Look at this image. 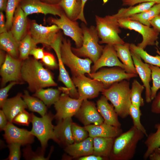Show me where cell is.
<instances>
[{"label": "cell", "instance_id": "obj_26", "mask_svg": "<svg viewBox=\"0 0 160 160\" xmlns=\"http://www.w3.org/2000/svg\"><path fill=\"white\" fill-rule=\"evenodd\" d=\"M59 5L70 19L74 21L79 19L86 25L87 24L82 11L81 1L78 0H61Z\"/></svg>", "mask_w": 160, "mask_h": 160}, {"label": "cell", "instance_id": "obj_44", "mask_svg": "<svg viewBox=\"0 0 160 160\" xmlns=\"http://www.w3.org/2000/svg\"><path fill=\"white\" fill-rule=\"evenodd\" d=\"M31 120V113H29L25 109L15 117L12 122L19 125L28 126Z\"/></svg>", "mask_w": 160, "mask_h": 160}, {"label": "cell", "instance_id": "obj_36", "mask_svg": "<svg viewBox=\"0 0 160 160\" xmlns=\"http://www.w3.org/2000/svg\"><path fill=\"white\" fill-rule=\"evenodd\" d=\"M156 49L158 55L153 56L134 44H130V51L138 55L145 63L160 67V52L157 48Z\"/></svg>", "mask_w": 160, "mask_h": 160}, {"label": "cell", "instance_id": "obj_14", "mask_svg": "<svg viewBox=\"0 0 160 160\" xmlns=\"http://www.w3.org/2000/svg\"><path fill=\"white\" fill-rule=\"evenodd\" d=\"M23 61L6 54L5 61L0 66L1 86H4L8 82L16 81L21 83V69Z\"/></svg>", "mask_w": 160, "mask_h": 160}, {"label": "cell", "instance_id": "obj_42", "mask_svg": "<svg viewBox=\"0 0 160 160\" xmlns=\"http://www.w3.org/2000/svg\"><path fill=\"white\" fill-rule=\"evenodd\" d=\"M28 144L23 150V156L24 158L27 160H44L49 159V156L47 158L44 157L45 150L41 148L38 151L34 152L32 149L31 146Z\"/></svg>", "mask_w": 160, "mask_h": 160}, {"label": "cell", "instance_id": "obj_2", "mask_svg": "<svg viewBox=\"0 0 160 160\" xmlns=\"http://www.w3.org/2000/svg\"><path fill=\"white\" fill-rule=\"evenodd\" d=\"M144 134L134 126L115 138L109 159L130 160L134 157L138 143Z\"/></svg>", "mask_w": 160, "mask_h": 160}, {"label": "cell", "instance_id": "obj_20", "mask_svg": "<svg viewBox=\"0 0 160 160\" xmlns=\"http://www.w3.org/2000/svg\"><path fill=\"white\" fill-rule=\"evenodd\" d=\"M105 66H118L124 69L123 63L119 60L114 46L107 44L104 47L102 53L91 68V72L94 73Z\"/></svg>", "mask_w": 160, "mask_h": 160}, {"label": "cell", "instance_id": "obj_31", "mask_svg": "<svg viewBox=\"0 0 160 160\" xmlns=\"http://www.w3.org/2000/svg\"><path fill=\"white\" fill-rule=\"evenodd\" d=\"M156 131L148 135L144 144L147 149L143 156L145 160L148 158L150 154L160 147V123L155 124L154 126Z\"/></svg>", "mask_w": 160, "mask_h": 160}, {"label": "cell", "instance_id": "obj_56", "mask_svg": "<svg viewBox=\"0 0 160 160\" xmlns=\"http://www.w3.org/2000/svg\"><path fill=\"white\" fill-rule=\"evenodd\" d=\"M8 0H0V11L1 12L5 11Z\"/></svg>", "mask_w": 160, "mask_h": 160}, {"label": "cell", "instance_id": "obj_11", "mask_svg": "<svg viewBox=\"0 0 160 160\" xmlns=\"http://www.w3.org/2000/svg\"><path fill=\"white\" fill-rule=\"evenodd\" d=\"M29 27V32L36 45L41 44L50 47L57 39L60 30L55 25L43 26L35 20L30 22Z\"/></svg>", "mask_w": 160, "mask_h": 160}, {"label": "cell", "instance_id": "obj_3", "mask_svg": "<svg viewBox=\"0 0 160 160\" xmlns=\"http://www.w3.org/2000/svg\"><path fill=\"white\" fill-rule=\"evenodd\" d=\"M130 93V83L126 79L113 84L102 92L111 102L118 116L122 119L129 115L132 104Z\"/></svg>", "mask_w": 160, "mask_h": 160}, {"label": "cell", "instance_id": "obj_25", "mask_svg": "<svg viewBox=\"0 0 160 160\" xmlns=\"http://www.w3.org/2000/svg\"><path fill=\"white\" fill-rule=\"evenodd\" d=\"M22 95V93H18L15 96L7 98L3 105L2 110L8 122H12L14 118L19 113L28 108Z\"/></svg>", "mask_w": 160, "mask_h": 160}, {"label": "cell", "instance_id": "obj_33", "mask_svg": "<svg viewBox=\"0 0 160 160\" xmlns=\"http://www.w3.org/2000/svg\"><path fill=\"white\" fill-rule=\"evenodd\" d=\"M61 92L59 89L42 88L36 91L33 96L41 100L47 106L49 107L58 100Z\"/></svg>", "mask_w": 160, "mask_h": 160}, {"label": "cell", "instance_id": "obj_46", "mask_svg": "<svg viewBox=\"0 0 160 160\" xmlns=\"http://www.w3.org/2000/svg\"><path fill=\"white\" fill-rule=\"evenodd\" d=\"M42 62L46 66L52 69L57 68L58 64L54 56L52 54L44 52Z\"/></svg>", "mask_w": 160, "mask_h": 160}, {"label": "cell", "instance_id": "obj_58", "mask_svg": "<svg viewBox=\"0 0 160 160\" xmlns=\"http://www.w3.org/2000/svg\"><path fill=\"white\" fill-rule=\"evenodd\" d=\"M46 3L54 5H58L61 0H40Z\"/></svg>", "mask_w": 160, "mask_h": 160}, {"label": "cell", "instance_id": "obj_32", "mask_svg": "<svg viewBox=\"0 0 160 160\" xmlns=\"http://www.w3.org/2000/svg\"><path fill=\"white\" fill-rule=\"evenodd\" d=\"M22 97L30 111L37 112L42 116L47 113L46 105L39 98L31 96L28 91H24Z\"/></svg>", "mask_w": 160, "mask_h": 160}, {"label": "cell", "instance_id": "obj_19", "mask_svg": "<svg viewBox=\"0 0 160 160\" xmlns=\"http://www.w3.org/2000/svg\"><path fill=\"white\" fill-rule=\"evenodd\" d=\"M130 51L137 74L139 75L145 87L146 102L148 103H151L152 100L151 97V87L150 83L152 79L149 64L144 63L138 55Z\"/></svg>", "mask_w": 160, "mask_h": 160}, {"label": "cell", "instance_id": "obj_9", "mask_svg": "<svg viewBox=\"0 0 160 160\" xmlns=\"http://www.w3.org/2000/svg\"><path fill=\"white\" fill-rule=\"evenodd\" d=\"M71 79L75 86L77 88L79 98L83 100L97 97L100 93L105 89L101 82L87 77L85 74L73 76Z\"/></svg>", "mask_w": 160, "mask_h": 160}, {"label": "cell", "instance_id": "obj_47", "mask_svg": "<svg viewBox=\"0 0 160 160\" xmlns=\"http://www.w3.org/2000/svg\"><path fill=\"white\" fill-rule=\"evenodd\" d=\"M20 84L16 81L11 82L5 87L2 88L0 89V107L2 108L4 103L7 100L8 93L10 89L15 85Z\"/></svg>", "mask_w": 160, "mask_h": 160}, {"label": "cell", "instance_id": "obj_17", "mask_svg": "<svg viewBox=\"0 0 160 160\" xmlns=\"http://www.w3.org/2000/svg\"><path fill=\"white\" fill-rule=\"evenodd\" d=\"M75 116L85 126L100 124L104 119L98 111L95 103L88 100H83Z\"/></svg>", "mask_w": 160, "mask_h": 160}, {"label": "cell", "instance_id": "obj_41", "mask_svg": "<svg viewBox=\"0 0 160 160\" xmlns=\"http://www.w3.org/2000/svg\"><path fill=\"white\" fill-rule=\"evenodd\" d=\"M22 0H8L5 12L6 25L8 31L10 30L15 12Z\"/></svg>", "mask_w": 160, "mask_h": 160}, {"label": "cell", "instance_id": "obj_57", "mask_svg": "<svg viewBox=\"0 0 160 160\" xmlns=\"http://www.w3.org/2000/svg\"><path fill=\"white\" fill-rule=\"evenodd\" d=\"M6 54L4 51L1 50L0 51V66L3 64L4 63L6 57Z\"/></svg>", "mask_w": 160, "mask_h": 160}, {"label": "cell", "instance_id": "obj_39", "mask_svg": "<svg viewBox=\"0 0 160 160\" xmlns=\"http://www.w3.org/2000/svg\"><path fill=\"white\" fill-rule=\"evenodd\" d=\"M129 113L133 121V126L147 137L148 135L146 130L140 121V117L142 114L140 107L132 104L129 108Z\"/></svg>", "mask_w": 160, "mask_h": 160}, {"label": "cell", "instance_id": "obj_27", "mask_svg": "<svg viewBox=\"0 0 160 160\" xmlns=\"http://www.w3.org/2000/svg\"><path fill=\"white\" fill-rule=\"evenodd\" d=\"M93 138L89 137L80 142L66 145L65 152L73 158L93 155Z\"/></svg>", "mask_w": 160, "mask_h": 160}, {"label": "cell", "instance_id": "obj_12", "mask_svg": "<svg viewBox=\"0 0 160 160\" xmlns=\"http://www.w3.org/2000/svg\"><path fill=\"white\" fill-rule=\"evenodd\" d=\"M48 20L50 24L55 25L62 29L65 35L71 38L74 41L76 48H79L81 46L83 33L78 22L70 19L64 12L59 18L51 17Z\"/></svg>", "mask_w": 160, "mask_h": 160}, {"label": "cell", "instance_id": "obj_59", "mask_svg": "<svg viewBox=\"0 0 160 160\" xmlns=\"http://www.w3.org/2000/svg\"><path fill=\"white\" fill-rule=\"evenodd\" d=\"M78 0L79 1H81V3H82V11L84 12V8L85 6V4L86 2L88 0Z\"/></svg>", "mask_w": 160, "mask_h": 160}, {"label": "cell", "instance_id": "obj_15", "mask_svg": "<svg viewBox=\"0 0 160 160\" xmlns=\"http://www.w3.org/2000/svg\"><path fill=\"white\" fill-rule=\"evenodd\" d=\"M20 5L27 17L33 14L41 13L60 17L63 12L59 4H50L40 0H22Z\"/></svg>", "mask_w": 160, "mask_h": 160}, {"label": "cell", "instance_id": "obj_7", "mask_svg": "<svg viewBox=\"0 0 160 160\" xmlns=\"http://www.w3.org/2000/svg\"><path fill=\"white\" fill-rule=\"evenodd\" d=\"M31 115L32 127L30 131L40 141L41 148L45 150L50 139L60 143L54 133V126L52 123L54 116L50 112L47 113L41 117L36 116L33 113Z\"/></svg>", "mask_w": 160, "mask_h": 160}, {"label": "cell", "instance_id": "obj_40", "mask_svg": "<svg viewBox=\"0 0 160 160\" xmlns=\"http://www.w3.org/2000/svg\"><path fill=\"white\" fill-rule=\"evenodd\" d=\"M151 71L152 85L151 88V99L152 101L156 96L157 92L160 89V67L149 64Z\"/></svg>", "mask_w": 160, "mask_h": 160}, {"label": "cell", "instance_id": "obj_5", "mask_svg": "<svg viewBox=\"0 0 160 160\" xmlns=\"http://www.w3.org/2000/svg\"><path fill=\"white\" fill-rule=\"evenodd\" d=\"M96 28L101 40L100 44L114 45L124 44L125 42L119 36L121 32L118 19L112 15L102 17L95 15Z\"/></svg>", "mask_w": 160, "mask_h": 160}, {"label": "cell", "instance_id": "obj_45", "mask_svg": "<svg viewBox=\"0 0 160 160\" xmlns=\"http://www.w3.org/2000/svg\"><path fill=\"white\" fill-rule=\"evenodd\" d=\"M21 144L18 143H8L7 147L9 149V155L5 160H19L21 157L20 146Z\"/></svg>", "mask_w": 160, "mask_h": 160}, {"label": "cell", "instance_id": "obj_29", "mask_svg": "<svg viewBox=\"0 0 160 160\" xmlns=\"http://www.w3.org/2000/svg\"><path fill=\"white\" fill-rule=\"evenodd\" d=\"M18 43L10 31L0 33V47L13 57L19 58Z\"/></svg>", "mask_w": 160, "mask_h": 160}, {"label": "cell", "instance_id": "obj_6", "mask_svg": "<svg viewBox=\"0 0 160 160\" xmlns=\"http://www.w3.org/2000/svg\"><path fill=\"white\" fill-rule=\"evenodd\" d=\"M71 47L70 40L63 38L60 47V53L64 65L70 68L73 76L91 73L92 61L89 58H80L73 52Z\"/></svg>", "mask_w": 160, "mask_h": 160}, {"label": "cell", "instance_id": "obj_18", "mask_svg": "<svg viewBox=\"0 0 160 160\" xmlns=\"http://www.w3.org/2000/svg\"><path fill=\"white\" fill-rule=\"evenodd\" d=\"M4 131V138L8 143H18L21 145H25L30 144L34 141V136L30 131L17 127L12 122H8Z\"/></svg>", "mask_w": 160, "mask_h": 160}, {"label": "cell", "instance_id": "obj_50", "mask_svg": "<svg viewBox=\"0 0 160 160\" xmlns=\"http://www.w3.org/2000/svg\"><path fill=\"white\" fill-rule=\"evenodd\" d=\"M44 52L43 47L37 48L36 47L31 49L30 52V55H32L33 58L36 60H42L44 57Z\"/></svg>", "mask_w": 160, "mask_h": 160}, {"label": "cell", "instance_id": "obj_52", "mask_svg": "<svg viewBox=\"0 0 160 160\" xmlns=\"http://www.w3.org/2000/svg\"><path fill=\"white\" fill-rule=\"evenodd\" d=\"M8 121L4 112L2 110H0V129L4 130L6 127Z\"/></svg>", "mask_w": 160, "mask_h": 160}, {"label": "cell", "instance_id": "obj_10", "mask_svg": "<svg viewBox=\"0 0 160 160\" xmlns=\"http://www.w3.org/2000/svg\"><path fill=\"white\" fill-rule=\"evenodd\" d=\"M88 75L91 78L101 82L105 89L109 88L116 83L124 79L128 80L138 76L137 74L127 73L124 69L118 66L102 68Z\"/></svg>", "mask_w": 160, "mask_h": 160}, {"label": "cell", "instance_id": "obj_30", "mask_svg": "<svg viewBox=\"0 0 160 160\" xmlns=\"http://www.w3.org/2000/svg\"><path fill=\"white\" fill-rule=\"evenodd\" d=\"M115 138H93V154L109 159Z\"/></svg>", "mask_w": 160, "mask_h": 160}, {"label": "cell", "instance_id": "obj_55", "mask_svg": "<svg viewBox=\"0 0 160 160\" xmlns=\"http://www.w3.org/2000/svg\"><path fill=\"white\" fill-rule=\"evenodd\" d=\"M148 158L150 160H160V153L155 151L150 155Z\"/></svg>", "mask_w": 160, "mask_h": 160}, {"label": "cell", "instance_id": "obj_60", "mask_svg": "<svg viewBox=\"0 0 160 160\" xmlns=\"http://www.w3.org/2000/svg\"><path fill=\"white\" fill-rule=\"evenodd\" d=\"M155 151L160 153V147L156 149Z\"/></svg>", "mask_w": 160, "mask_h": 160}, {"label": "cell", "instance_id": "obj_54", "mask_svg": "<svg viewBox=\"0 0 160 160\" xmlns=\"http://www.w3.org/2000/svg\"><path fill=\"white\" fill-rule=\"evenodd\" d=\"M104 159H108L93 154V155H90L80 157L78 159L79 160H102Z\"/></svg>", "mask_w": 160, "mask_h": 160}, {"label": "cell", "instance_id": "obj_21", "mask_svg": "<svg viewBox=\"0 0 160 160\" xmlns=\"http://www.w3.org/2000/svg\"><path fill=\"white\" fill-rule=\"evenodd\" d=\"M104 95L102 96L97 103V110L104 119V122L108 125L121 128V124L118 115L112 104H110Z\"/></svg>", "mask_w": 160, "mask_h": 160}, {"label": "cell", "instance_id": "obj_37", "mask_svg": "<svg viewBox=\"0 0 160 160\" xmlns=\"http://www.w3.org/2000/svg\"><path fill=\"white\" fill-rule=\"evenodd\" d=\"M36 47V44L29 32H27L19 43V58L23 61L27 59L29 57L31 51Z\"/></svg>", "mask_w": 160, "mask_h": 160}, {"label": "cell", "instance_id": "obj_53", "mask_svg": "<svg viewBox=\"0 0 160 160\" xmlns=\"http://www.w3.org/2000/svg\"><path fill=\"white\" fill-rule=\"evenodd\" d=\"M5 16L3 12H0V33L7 31Z\"/></svg>", "mask_w": 160, "mask_h": 160}, {"label": "cell", "instance_id": "obj_38", "mask_svg": "<svg viewBox=\"0 0 160 160\" xmlns=\"http://www.w3.org/2000/svg\"><path fill=\"white\" fill-rule=\"evenodd\" d=\"M145 89L143 85L141 84L136 79L132 82L131 89L130 98L132 104L140 108L144 105L142 94Z\"/></svg>", "mask_w": 160, "mask_h": 160}, {"label": "cell", "instance_id": "obj_13", "mask_svg": "<svg viewBox=\"0 0 160 160\" xmlns=\"http://www.w3.org/2000/svg\"><path fill=\"white\" fill-rule=\"evenodd\" d=\"M83 100L71 97L63 93L54 104L56 113L54 116L58 121L75 116L79 111Z\"/></svg>", "mask_w": 160, "mask_h": 160}, {"label": "cell", "instance_id": "obj_23", "mask_svg": "<svg viewBox=\"0 0 160 160\" xmlns=\"http://www.w3.org/2000/svg\"><path fill=\"white\" fill-rule=\"evenodd\" d=\"M84 127L88 132L89 136L93 138L96 137L115 138L123 132L121 128L110 125L104 122L98 125L89 124L85 126Z\"/></svg>", "mask_w": 160, "mask_h": 160}, {"label": "cell", "instance_id": "obj_22", "mask_svg": "<svg viewBox=\"0 0 160 160\" xmlns=\"http://www.w3.org/2000/svg\"><path fill=\"white\" fill-rule=\"evenodd\" d=\"M29 24L27 17L19 4L15 12L12 26L9 30L18 43L27 33Z\"/></svg>", "mask_w": 160, "mask_h": 160}, {"label": "cell", "instance_id": "obj_35", "mask_svg": "<svg viewBox=\"0 0 160 160\" xmlns=\"http://www.w3.org/2000/svg\"><path fill=\"white\" fill-rule=\"evenodd\" d=\"M160 14V4H155L150 9L128 18L131 20L137 21L150 27L151 20L155 16Z\"/></svg>", "mask_w": 160, "mask_h": 160}, {"label": "cell", "instance_id": "obj_34", "mask_svg": "<svg viewBox=\"0 0 160 160\" xmlns=\"http://www.w3.org/2000/svg\"><path fill=\"white\" fill-rule=\"evenodd\" d=\"M155 4L153 2H145L140 3L136 6H131L127 8H122L113 15L117 19L129 17L150 9Z\"/></svg>", "mask_w": 160, "mask_h": 160}, {"label": "cell", "instance_id": "obj_49", "mask_svg": "<svg viewBox=\"0 0 160 160\" xmlns=\"http://www.w3.org/2000/svg\"><path fill=\"white\" fill-rule=\"evenodd\" d=\"M122 5L132 6L135 4L143 2H153L156 4H160V0H121Z\"/></svg>", "mask_w": 160, "mask_h": 160}, {"label": "cell", "instance_id": "obj_43", "mask_svg": "<svg viewBox=\"0 0 160 160\" xmlns=\"http://www.w3.org/2000/svg\"><path fill=\"white\" fill-rule=\"evenodd\" d=\"M71 132L74 142H81L89 136L88 132L84 127L79 126L73 122L71 126Z\"/></svg>", "mask_w": 160, "mask_h": 160}, {"label": "cell", "instance_id": "obj_8", "mask_svg": "<svg viewBox=\"0 0 160 160\" xmlns=\"http://www.w3.org/2000/svg\"><path fill=\"white\" fill-rule=\"evenodd\" d=\"M118 20L120 28L135 30L141 35L143 40L137 44L138 47L144 49L148 46H157L159 33L153 28L128 17L118 19Z\"/></svg>", "mask_w": 160, "mask_h": 160}, {"label": "cell", "instance_id": "obj_28", "mask_svg": "<svg viewBox=\"0 0 160 160\" xmlns=\"http://www.w3.org/2000/svg\"><path fill=\"white\" fill-rule=\"evenodd\" d=\"M130 45V44L125 43L113 46L118 58L124 65L125 71L128 73L137 74L131 56Z\"/></svg>", "mask_w": 160, "mask_h": 160}, {"label": "cell", "instance_id": "obj_1", "mask_svg": "<svg viewBox=\"0 0 160 160\" xmlns=\"http://www.w3.org/2000/svg\"><path fill=\"white\" fill-rule=\"evenodd\" d=\"M21 73L22 80L27 83L28 89L31 92L57 85L50 72L34 58L29 57L23 61Z\"/></svg>", "mask_w": 160, "mask_h": 160}, {"label": "cell", "instance_id": "obj_16", "mask_svg": "<svg viewBox=\"0 0 160 160\" xmlns=\"http://www.w3.org/2000/svg\"><path fill=\"white\" fill-rule=\"evenodd\" d=\"M63 39L62 35L60 33L57 39L50 47L54 50L58 60L59 70L58 79L65 86L68 90V94L71 97L78 99L79 95L77 90L66 70L61 59L60 47Z\"/></svg>", "mask_w": 160, "mask_h": 160}, {"label": "cell", "instance_id": "obj_48", "mask_svg": "<svg viewBox=\"0 0 160 160\" xmlns=\"http://www.w3.org/2000/svg\"><path fill=\"white\" fill-rule=\"evenodd\" d=\"M151 111L154 113L160 114V91L157 94L152 100Z\"/></svg>", "mask_w": 160, "mask_h": 160}, {"label": "cell", "instance_id": "obj_51", "mask_svg": "<svg viewBox=\"0 0 160 160\" xmlns=\"http://www.w3.org/2000/svg\"><path fill=\"white\" fill-rule=\"evenodd\" d=\"M151 25L158 32H160V14L153 17L150 21Z\"/></svg>", "mask_w": 160, "mask_h": 160}, {"label": "cell", "instance_id": "obj_4", "mask_svg": "<svg viewBox=\"0 0 160 160\" xmlns=\"http://www.w3.org/2000/svg\"><path fill=\"white\" fill-rule=\"evenodd\" d=\"M81 24L83 33V43L79 48L71 47L73 52L79 57L89 58L95 63L101 56L104 47L99 44V36L96 27Z\"/></svg>", "mask_w": 160, "mask_h": 160}, {"label": "cell", "instance_id": "obj_24", "mask_svg": "<svg viewBox=\"0 0 160 160\" xmlns=\"http://www.w3.org/2000/svg\"><path fill=\"white\" fill-rule=\"evenodd\" d=\"M73 122L71 117H68L58 120L54 126V133L60 143L67 145L74 142L71 129Z\"/></svg>", "mask_w": 160, "mask_h": 160}]
</instances>
